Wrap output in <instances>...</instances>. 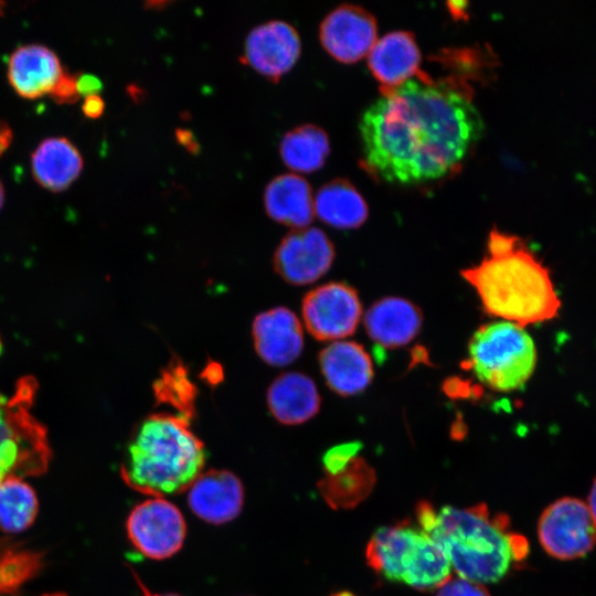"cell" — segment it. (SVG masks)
<instances>
[{"mask_svg": "<svg viewBox=\"0 0 596 596\" xmlns=\"http://www.w3.org/2000/svg\"><path fill=\"white\" fill-rule=\"evenodd\" d=\"M359 129L365 169L386 182L414 184L457 168L485 124L468 91L422 73L381 93Z\"/></svg>", "mask_w": 596, "mask_h": 596, "instance_id": "6da1fadb", "label": "cell"}, {"mask_svg": "<svg viewBox=\"0 0 596 596\" xmlns=\"http://www.w3.org/2000/svg\"><path fill=\"white\" fill-rule=\"evenodd\" d=\"M415 517L459 577L473 583L501 581L530 553L528 540L511 530L509 517L491 514L485 503L436 510L433 503L422 500L415 507Z\"/></svg>", "mask_w": 596, "mask_h": 596, "instance_id": "7a4b0ae2", "label": "cell"}, {"mask_svg": "<svg viewBox=\"0 0 596 596\" xmlns=\"http://www.w3.org/2000/svg\"><path fill=\"white\" fill-rule=\"evenodd\" d=\"M485 312L521 327L554 319L562 307L550 270L518 236L493 228L487 254L460 272Z\"/></svg>", "mask_w": 596, "mask_h": 596, "instance_id": "3957f363", "label": "cell"}, {"mask_svg": "<svg viewBox=\"0 0 596 596\" xmlns=\"http://www.w3.org/2000/svg\"><path fill=\"white\" fill-rule=\"evenodd\" d=\"M190 419L168 413L147 416L135 428L120 466L134 490L152 497L188 490L201 473L206 451Z\"/></svg>", "mask_w": 596, "mask_h": 596, "instance_id": "277c9868", "label": "cell"}, {"mask_svg": "<svg viewBox=\"0 0 596 596\" xmlns=\"http://www.w3.org/2000/svg\"><path fill=\"white\" fill-rule=\"evenodd\" d=\"M365 557L384 579L421 592L438 589L451 577L453 567L441 547L408 521L375 530Z\"/></svg>", "mask_w": 596, "mask_h": 596, "instance_id": "5b68a950", "label": "cell"}, {"mask_svg": "<svg viewBox=\"0 0 596 596\" xmlns=\"http://www.w3.org/2000/svg\"><path fill=\"white\" fill-rule=\"evenodd\" d=\"M536 362L538 351L531 336L509 321L481 326L468 343V369L493 391L521 389L532 376Z\"/></svg>", "mask_w": 596, "mask_h": 596, "instance_id": "8992f818", "label": "cell"}, {"mask_svg": "<svg viewBox=\"0 0 596 596\" xmlns=\"http://www.w3.org/2000/svg\"><path fill=\"white\" fill-rule=\"evenodd\" d=\"M34 393V381L23 379L14 394L0 403V482L40 476L49 467L47 435L31 413Z\"/></svg>", "mask_w": 596, "mask_h": 596, "instance_id": "52a82bcc", "label": "cell"}, {"mask_svg": "<svg viewBox=\"0 0 596 596\" xmlns=\"http://www.w3.org/2000/svg\"><path fill=\"white\" fill-rule=\"evenodd\" d=\"M543 550L561 561L587 555L596 544V521L584 501L563 497L549 504L538 522Z\"/></svg>", "mask_w": 596, "mask_h": 596, "instance_id": "ba28073f", "label": "cell"}, {"mask_svg": "<svg viewBox=\"0 0 596 596\" xmlns=\"http://www.w3.org/2000/svg\"><path fill=\"white\" fill-rule=\"evenodd\" d=\"M129 541L151 560L171 557L183 545L187 523L172 502L153 497L135 505L126 521Z\"/></svg>", "mask_w": 596, "mask_h": 596, "instance_id": "9c48e42d", "label": "cell"}, {"mask_svg": "<svg viewBox=\"0 0 596 596\" xmlns=\"http://www.w3.org/2000/svg\"><path fill=\"white\" fill-rule=\"evenodd\" d=\"M301 313L309 333L320 341L340 340L358 328L362 306L356 290L344 283H329L310 290Z\"/></svg>", "mask_w": 596, "mask_h": 596, "instance_id": "30bf717a", "label": "cell"}, {"mask_svg": "<svg viewBox=\"0 0 596 596\" xmlns=\"http://www.w3.org/2000/svg\"><path fill=\"white\" fill-rule=\"evenodd\" d=\"M336 253L328 235L317 227L296 228L287 233L274 253V268L287 283L308 285L331 267Z\"/></svg>", "mask_w": 596, "mask_h": 596, "instance_id": "8fae6325", "label": "cell"}, {"mask_svg": "<svg viewBox=\"0 0 596 596\" xmlns=\"http://www.w3.org/2000/svg\"><path fill=\"white\" fill-rule=\"evenodd\" d=\"M375 18L364 8L341 4L331 10L319 26V40L326 52L343 64L359 62L377 40Z\"/></svg>", "mask_w": 596, "mask_h": 596, "instance_id": "7c38bea8", "label": "cell"}, {"mask_svg": "<svg viewBox=\"0 0 596 596\" xmlns=\"http://www.w3.org/2000/svg\"><path fill=\"white\" fill-rule=\"evenodd\" d=\"M300 52L297 30L286 21L270 20L248 33L241 61L276 84L294 67Z\"/></svg>", "mask_w": 596, "mask_h": 596, "instance_id": "4fadbf2b", "label": "cell"}, {"mask_svg": "<svg viewBox=\"0 0 596 596\" xmlns=\"http://www.w3.org/2000/svg\"><path fill=\"white\" fill-rule=\"evenodd\" d=\"M244 488L240 478L228 470L201 472L188 489V504L201 520L223 524L242 511Z\"/></svg>", "mask_w": 596, "mask_h": 596, "instance_id": "5bb4252c", "label": "cell"}, {"mask_svg": "<svg viewBox=\"0 0 596 596\" xmlns=\"http://www.w3.org/2000/svg\"><path fill=\"white\" fill-rule=\"evenodd\" d=\"M256 353L267 364L285 366L302 352L304 332L297 316L277 307L256 316L252 327Z\"/></svg>", "mask_w": 596, "mask_h": 596, "instance_id": "9a60e30c", "label": "cell"}, {"mask_svg": "<svg viewBox=\"0 0 596 596\" xmlns=\"http://www.w3.org/2000/svg\"><path fill=\"white\" fill-rule=\"evenodd\" d=\"M421 51L409 31H392L377 39L368 54V66L380 92L393 89L419 76Z\"/></svg>", "mask_w": 596, "mask_h": 596, "instance_id": "2e32d148", "label": "cell"}, {"mask_svg": "<svg viewBox=\"0 0 596 596\" xmlns=\"http://www.w3.org/2000/svg\"><path fill=\"white\" fill-rule=\"evenodd\" d=\"M318 359L327 385L340 396L356 395L372 382V360L356 342L336 341L323 348Z\"/></svg>", "mask_w": 596, "mask_h": 596, "instance_id": "e0dca14e", "label": "cell"}, {"mask_svg": "<svg viewBox=\"0 0 596 596\" xmlns=\"http://www.w3.org/2000/svg\"><path fill=\"white\" fill-rule=\"evenodd\" d=\"M422 324L421 309L400 297H385L375 301L364 316V327L370 339L387 349L408 344L417 337Z\"/></svg>", "mask_w": 596, "mask_h": 596, "instance_id": "ac0fdd59", "label": "cell"}, {"mask_svg": "<svg viewBox=\"0 0 596 596\" xmlns=\"http://www.w3.org/2000/svg\"><path fill=\"white\" fill-rule=\"evenodd\" d=\"M63 73L57 55L44 45L19 46L9 58V83L24 98L33 99L50 94Z\"/></svg>", "mask_w": 596, "mask_h": 596, "instance_id": "d6986e66", "label": "cell"}, {"mask_svg": "<svg viewBox=\"0 0 596 596\" xmlns=\"http://www.w3.org/2000/svg\"><path fill=\"white\" fill-rule=\"evenodd\" d=\"M264 206L272 220L294 230L307 227L315 216L311 187L296 173L279 174L267 184Z\"/></svg>", "mask_w": 596, "mask_h": 596, "instance_id": "ffe728a7", "label": "cell"}, {"mask_svg": "<svg viewBox=\"0 0 596 596\" xmlns=\"http://www.w3.org/2000/svg\"><path fill=\"white\" fill-rule=\"evenodd\" d=\"M267 405L279 423L299 425L319 412L320 395L308 375L286 372L277 376L268 387Z\"/></svg>", "mask_w": 596, "mask_h": 596, "instance_id": "44dd1931", "label": "cell"}, {"mask_svg": "<svg viewBox=\"0 0 596 596\" xmlns=\"http://www.w3.org/2000/svg\"><path fill=\"white\" fill-rule=\"evenodd\" d=\"M34 179L42 187L60 192L77 179L83 169L78 149L64 137L43 140L31 157Z\"/></svg>", "mask_w": 596, "mask_h": 596, "instance_id": "7402d4cb", "label": "cell"}, {"mask_svg": "<svg viewBox=\"0 0 596 596\" xmlns=\"http://www.w3.org/2000/svg\"><path fill=\"white\" fill-rule=\"evenodd\" d=\"M315 214L332 227L353 230L366 221L369 207L358 189L339 178L319 189L315 198Z\"/></svg>", "mask_w": 596, "mask_h": 596, "instance_id": "603a6c76", "label": "cell"}, {"mask_svg": "<svg viewBox=\"0 0 596 596\" xmlns=\"http://www.w3.org/2000/svg\"><path fill=\"white\" fill-rule=\"evenodd\" d=\"M374 469L362 458H354L334 475H324L318 489L333 509H351L364 500L375 483Z\"/></svg>", "mask_w": 596, "mask_h": 596, "instance_id": "cb8c5ba5", "label": "cell"}, {"mask_svg": "<svg viewBox=\"0 0 596 596\" xmlns=\"http://www.w3.org/2000/svg\"><path fill=\"white\" fill-rule=\"evenodd\" d=\"M279 152L284 163L291 170L313 172L323 167L329 156V137L316 125L297 126L281 138Z\"/></svg>", "mask_w": 596, "mask_h": 596, "instance_id": "d4e9b609", "label": "cell"}, {"mask_svg": "<svg viewBox=\"0 0 596 596\" xmlns=\"http://www.w3.org/2000/svg\"><path fill=\"white\" fill-rule=\"evenodd\" d=\"M156 402L175 411V415L192 419L195 414L198 390L189 376L187 365L172 358L153 383Z\"/></svg>", "mask_w": 596, "mask_h": 596, "instance_id": "484cf974", "label": "cell"}, {"mask_svg": "<svg viewBox=\"0 0 596 596\" xmlns=\"http://www.w3.org/2000/svg\"><path fill=\"white\" fill-rule=\"evenodd\" d=\"M38 512V499L33 489L19 478L0 482V529L18 533L28 529Z\"/></svg>", "mask_w": 596, "mask_h": 596, "instance_id": "4316f807", "label": "cell"}, {"mask_svg": "<svg viewBox=\"0 0 596 596\" xmlns=\"http://www.w3.org/2000/svg\"><path fill=\"white\" fill-rule=\"evenodd\" d=\"M41 555L29 551L0 554V594L9 596L33 577L42 566Z\"/></svg>", "mask_w": 596, "mask_h": 596, "instance_id": "83f0119b", "label": "cell"}, {"mask_svg": "<svg viewBox=\"0 0 596 596\" xmlns=\"http://www.w3.org/2000/svg\"><path fill=\"white\" fill-rule=\"evenodd\" d=\"M361 448L360 441H348L328 449L322 457L324 475H334L341 471L358 457Z\"/></svg>", "mask_w": 596, "mask_h": 596, "instance_id": "f1b7e54d", "label": "cell"}, {"mask_svg": "<svg viewBox=\"0 0 596 596\" xmlns=\"http://www.w3.org/2000/svg\"><path fill=\"white\" fill-rule=\"evenodd\" d=\"M435 596H490L488 590L478 583L465 578L447 581L441 585Z\"/></svg>", "mask_w": 596, "mask_h": 596, "instance_id": "f546056e", "label": "cell"}, {"mask_svg": "<svg viewBox=\"0 0 596 596\" xmlns=\"http://www.w3.org/2000/svg\"><path fill=\"white\" fill-rule=\"evenodd\" d=\"M77 76L78 74H71L64 71L63 75L50 93L51 97L58 104L76 102L79 98Z\"/></svg>", "mask_w": 596, "mask_h": 596, "instance_id": "4dcf8cb0", "label": "cell"}, {"mask_svg": "<svg viewBox=\"0 0 596 596\" xmlns=\"http://www.w3.org/2000/svg\"><path fill=\"white\" fill-rule=\"evenodd\" d=\"M103 88V83L100 79L92 74H78L77 76V89L79 93V96H89L94 94H98V92Z\"/></svg>", "mask_w": 596, "mask_h": 596, "instance_id": "1f68e13d", "label": "cell"}, {"mask_svg": "<svg viewBox=\"0 0 596 596\" xmlns=\"http://www.w3.org/2000/svg\"><path fill=\"white\" fill-rule=\"evenodd\" d=\"M105 109V102L98 95H89L84 98L82 110L84 115L88 118H98L103 115Z\"/></svg>", "mask_w": 596, "mask_h": 596, "instance_id": "d6a6232c", "label": "cell"}, {"mask_svg": "<svg viewBox=\"0 0 596 596\" xmlns=\"http://www.w3.org/2000/svg\"><path fill=\"white\" fill-rule=\"evenodd\" d=\"M175 138L179 143H181L188 151L195 155L200 150V145L195 140L194 135L191 130L184 128H178L175 130Z\"/></svg>", "mask_w": 596, "mask_h": 596, "instance_id": "836d02e7", "label": "cell"}, {"mask_svg": "<svg viewBox=\"0 0 596 596\" xmlns=\"http://www.w3.org/2000/svg\"><path fill=\"white\" fill-rule=\"evenodd\" d=\"M12 139V132L10 127L0 121V155L9 147Z\"/></svg>", "mask_w": 596, "mask_h": 596, "instance_id": "e575fe53", "label": "cell"}, {"mask_svg": "<svg viewBox=\"0 0 596 596\" xmlns=\"http://www.w3.org/2000/svg\"><path fill=\"white\" fill-rule=\"evenodd\" d=\"M587 505L596 521V478L593 480V483L588 493Z\"/></svg>", "mask_w": 596, "mask_h": 596, "instance_id": "d590c367", "label": "cell"}, {"mask_svg": "<svg viewBox=\"0 0 596 596\" xmlns=\"http://www.w3.org/2000/svg\"><path fill=\"white\" fill-rule=\"evenodd\" d=\"M135 574V577L138 582V585L140 587V590H141V596H181L179 594H173V593H169V594H156V593H152L151 590H149L143 584L142 582L137 577L136 573Z\"/></svg>", "mask_w": 596, "mask_h": 596, "instance_id": "8d00e7d4", "label": "cell"}, {"mask_svg": "<svg viewBox=\"0 0 596 596\" xmlns=\"http://www.w3.org/2000/svg\"><path fill=\"white\" fill-rule=\"evenodd\" d=\"M3 201H4V190H3V185H2V183L0 181V209L2 207Z\"/></svg>", "mask_w": 596, "mask_h": 596, "instance_id": "74e56055", "label": "cell"}, {"mask_svg": "<svg viewBox=\"0 0 596 596\" xmlns=\"http://www.w3.org/2000/svg\"><path fill=\"white\" fill-rule=\"evenodd\" d=\"M41 596H68V595L65 593H50V594H44Z\"/></svg>", "mask_w": 596, "mask_h": 596, "instance_id": "f35d334b", "label": "cell"}, {"mask_svg": "<svg viewBox=\"0 0 596 596\" xmlns=\"http://www.w3.org/2000/svg\"><path fill=\"white\" fill-rule=\"evenodd\" d=\"M2 402V398L0 397V403Z\"/></svg>", "mask_w": 596, "mask_h": 596, "instance_id": "ab89813d", "label": "cell"}]
</instances>
